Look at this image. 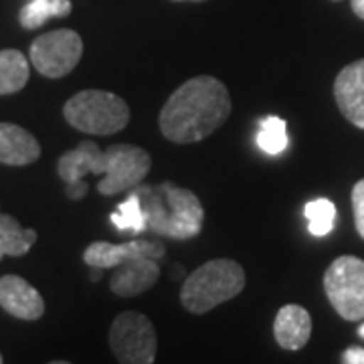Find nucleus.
<instances>
[{"label": "nucleus", "mask_w": 364, "mask_h": 364, "mask_svg": "<svg viewBox=\"0 0 364 364\" xmlns=\"http://www.w3.org/2000/svg\"><path fill=\"white\" fill-rule=\"evenodd\" d=\"M231 97L225 83L213 75L184 81L164 104L158 126L174 144H195L217 132L229 119Z\"/></svg>", "instance_id": "obj_1"}, {"label": "nucleus", "mask_w": 364, "mask_h": 364, "mask_svg": "<svg viewBox=\"0 0 364 364\" xmlns=\"http://www.w3.org/2000/svg\"><path fill=\"white\" fill-rule=\"evenodd\" d=\"M132 193L142 200L148 231L178 241L195 239L203 231L205 208L193 191L162 182L158 186L138 184Z\"/></svg>", "instance_id": "obj_2"}, {"label": "nucleus", "mask_w": 364, "mask_h": 364, "mask_svg": "<svg viewBox=\"0 0 364 364\" xmlns=\"http://www.w3.org/2000/svg\"><path fill=\"white\" fill-rule=\"evenodd\" d=\"M247 284L245 269L235 259H213L186 275L181 289L182 306L191 314H207L237 298Z\"/></svg>", "instance_id": "obj_3"}, {"label": "nucleus", "mask_w": 364, "mask_h": 364, "mask_svg": "<svg viewBox=\"0 0 364 364\" xmlns=\"http://www.w3.org/2000/svg\"><path fill=\"white\" fill-rule=\"evenodd\" d=\"M63 116L75 130L93 136H112L128 126L130 107L116 93L85 90L67 100Z\"/></svg>", "instance_id": "obj_4"}, {"label": "nucleus", "mask_w": 364, "mask_h": 364, "mask_svg": "<svg viewBox=\"0 0 364 364\" xmlns=\"http://www.w3.org/2000/svg\"><path fill=\"white\" fill-rule=\"evenodd\" d=\"M324 291L328 301L346 322L364 320V259L340 255L324 273Z\"/></svg>", "instance_id": "obj_5"}, {"label": "nucleus", "mask_w": 364, "mask_h": 364, "mask_svg": "<svg viewBox=\"0 0 364 364\" xmlns=\"http://www.w3.org/2000/svg\"><path fill=\"white\" fill-rule=\"evenodd\" d=\"M109 348L122 364H152L158 338L154 324L140 312H122L109 328Z\"/></svg>", "instance_id": "obj_6"}, {"label": "nucleus", "mask_w": 364, "mask_h": 364, "mask_svg": "<svg viewBox=\"0 0 364 364\" xmlns=\"http://www.w3.org/2000/svg\"><path fill=\"white\" fill-rule=\"evenodd\" d=\"M28 57L41 75L61 79L79 65L83 57V41L71 28H57L33 41Z\"/></svg>", "instance_id": "obj_7"}, {"label": "nucleus", "mask_w": 364, "mask_h": 364, "mask_svg": "<svg viewBox=\"0 0 364 364\" xmlns=\"http://www.w3.org/2000/svg\"><path fill=\"white\" fill-rule=\"evenodd\" d=\"M105 156L107 168L104 178L97 182V191L104 196H114L136 188L152 168L150 154L134 144H114L105 150Z\"/></svg>", "instance_id": "obj_8"}, {"label": "nucleus", "mask_w": 364, "mask_h": 364, "mask_svg": "<svg viewBox=\"0 0 364 364\" xmlns=\"http://www.w3.org/2000/svg\"><path fill=\"white\" fill-rule=\"evenodd\" d=\"M166 253L164 243L160 241H144L132 239L126 243H107V241H93L90 247L83 251V261L90 267L100 269H114L126 261L148 257V259H162Z\"/></svg>", "instance_id": "obj_9"}, {"label": "nucleus", "mask_w": 364, "mask_h": 364, "mask_svg": "<svg viewBox=\"0 0 364 364\" xmlns=\"http://www.w3.org/2000/svg\"><path fill=\"white\" fill-rule=\"evenodd\" d=\"M334 102L352 126L364 130V59L346 65L336 75Z\"/></svg>", "instance_id": "obj_10"}, {"label": "nucleus", "mask_w": 364, "mask_h": 364, "mask_svg": "<svg viewBox=\"0 0 364 364\" xmlns=\"http://www.w3.org/2000/svg\"><path fill=\"white\" fill-rule=\"evenodd\" d=\"M0 306L18 320L35 322L45 314V299L21 275L0 277Z\"/></svg>", "instance_id": "obj_11"}, {"label": "nucleus", "mask_w": 364, "mask_h": 364, "mask_svg": "<svg viewBox=\"0 0 364 364\" xmlns=\"http://www.w3.org/2000/svg\"><path fill=\"white\" fill-rule=\"evenodd\" d=\"M160 279V265L156 259L138 257L114 267L109 289L119 298H136Z\"/></svg>", "instance_id": "obj_12"}, {"label": "nucleus", "mask_w": 364, "mask_h": 364, "mask_svg": "<svg viewBox=\"0 0 364 364\" xmlns=\"http://www.w3.org/2000/svg\"><path fill=\"white\" fill-rule=\"evenodd\" d=\"M107 168V156L105 150L91 140L77 144V148L65 152L57 162V172L61 176V181L65 184L83 181L87 174L95 176H104Z\"/></svg>", "instance_id": "obj_13"}, {"label": "nucleus", "mask_w": 364, "mask_h": 364, "mask_svg": "<svg viewBox=\"0 0 364 364\" xmlns=\"http://www.w3.org/2000/svg\"><path fill=\"white\" fill-rule=\"evenodd\" d=\"M273 336L284 350H301L312 336L310 312L298 304L284 306L275 316Z\"/></svg>", "instance_id": "obj_14"}, {"label": "nucleus", "mask_w": 364, "mask_h": 364, "mask_svg": "<svg viewBox=\"0 0 364 364\" xmlns=\"http://www.w3.org/2000/svg\"><path fill=\"white\" fill-rule=\"evenodd\" d=\"M41 156L39 140L16 124L0 122V164L26 166Z\"/></svg>", "instance_id": "obj_15"}, {"label": "nucleus", "mask_w": 364, "mask_h": 364, "mask_svg": "<svg viewBox=\"0 0 364 364\" xmlns=\"http://www.w3.org/2000/svg\"><path fill=\"white\" fill-rule=\"evenodd\" d=\"M31 75V65L26 57L16 49L0 51V95H11L26 85Z\"/></svg>", "instance_id": "obj_16"}, {"label": "nucleus", "mask_w": 364, "mask_h": 364, "mask_svg": "<svg viewBox=\"0 0 364 364\" xmlns=\"http://www.w3.org/2000/svg\"><path fill=\"white\" fill-rule=\"evenodd\" d=\"M71 9V0H28L18 13V23L26 31H35L49 18L67 16Z\"/></svg>", "instance_id": "obj_17"}, {"label": "nucleus", "mask_w": 364, "mask_h": 364, "mask_svg": "<svg viewBox=\"0 0 364 364\" xmlns=\"http://www.w3.org/2000/svg\"><path fill=\"white\" fill-rule=\"evenodd\" d=\"M35 241H37V231L25 229L14 217L0 213V247L4 251V255L21 257L28 253V249L35 245Z\"/></svg>", "instance_id": "obj_18"}, {"label": "nucleus", "mask_w": 364, "mask_h": 364, "mask_svg": "<svg viewBox=\"0 0 364 364\" xmlns=\"http://www.w3.org/2000/svg\"><path fill=\"white\" fill-rule=\"evenodd\" d=\"M109 221L114 223L117 231H132L136 235L146 231V213H144L140 196L132 193L124 203L117 205L116 210L109 217Z\"/></svg>", "instance_id": "obj_19"}, {"label": "nucleus", "mask_w": 364, "mask_h": 364, "mask_svg": "<svg viewBox=\"0 0 364 364\" xmlns=\"http://www.w3.org/2000/svg\"><path fill=\"white\" fill-rule=\"evenodd\" d=\"M289 144L286 119L277 116H267L261 122L257 132V146L269 156H279Z\"/></svg>", "instance_id": "obj_20"}, {"label": "nucleus", "mask_w": 364, "mask_h": 364, "mask_svg": "<svg viewBox=\"0 0 364 364\" xmlns=\"http://www.w3.org/2000/svg\"><path fill=\"white\" fill-rule=\"evenodd\" d=\"M308 229L314 237H326L334 229L336 223V207L330 198H316L306 205Z\"/></svg>", "instance_id": "obj_21"}, {"label": "nucleus", "mask_w": 364, "mask_h": 364, "mask_svg": "<svg viewBox=\"0 0 364 364\" xmlns=\"http://www.w3.org/2000/svg\"><path fill=\"white\" fill-rule=\"evenodd\" d=\"M352 213H354V225L356 231L364 239V178L352 186Z\"/></svg>", "instance_id": "obj_22"}, {"label": "nucleus", "mask_w": 364, "mask_h": 364, "mask_svg": "<svg viewBox=\"0 0 364 364\" xmlns=\"http://www.w3.org/2000/svg\"><path fill=\"white\" fill-rule=\"evenodd\" d=\"M342 363L344 364H364V348L363 346H350L342 352Z\"/></svg>", "instance_id": "obj_23"}, {"label": "nucleus", "mask_w": 364, "mask_h": 364, "mask_svg": "<svg viewBox=\"0 0 364 364\" xmlns=\"http://www.w3.org/2000/svg\"><path fill=\"white\" fill-rule=\"evenodd\" d=\"M85 195H87V182L85 181H77L67 184V196H69L71 200H81Z\"/></svg>", "instance_id": "obj_24"}, {"label": "nucleus", "mask_w": 364, "mask_h": 364, "mask_svg": "<svg viewBox=\"0 0 364 364\" xmlns=\"http://www.w3.org/2000/svg\"><path fill=\"white\" fill-rule=\"evenodd\" d=\"M350 6H352V13L364 21V0H350Z\"/></svg>", "instance_id": "obj_25"}, {"label": "nucleus", "mask_w": 364, "mask_h": 364, "mask_svg": "<svg viewBox=\"0 0 364 364\" xmlns=\"http://www.w3.org/2000/svg\"><path fill=\"white\" fill-rule=\"evenodd\" d=\"M102 272H104V269H100V267H91V279H93V282H100V279H102Z\"/></svg>", "instance_id": "obj_26"}, {"label": "nucleus", "mask_w": 364, "mask_h": 364, "mask_svg": "<svg viewBox=\"0 0 364 364\" xmlns=\"http://www.w3.org/2000/svg\"><path fill=\"white\" fill-rule=\"evenodd\" d=\"M172 273H174V275H172V277H174V279H178V277H182V275H184V267H178V265H174V267H172Z\"/></svg>", "instance_id": "obj_27"}, {"label": "nucleus", "mask_w": 364, "mask_h": 364, "mask_svg": "<svg viewBox=\"0 0 364 364\" xmlns=\"http://www.w3.org/2000/svg\"><path fill=\"white\" fill-rule=\"evenodd\" d=\"M358 336H360V338L364 340V322L360 326H358Z\"/></svg>", "instance_id": "obj_28"}, {"label": "nucleus", "mask_w": 364, "mask_h": 364, "mask_svg": "<svg viewBox=\"0 0 364 364\" xmlns=\"http://www.w3.org/2000/svg\"><path fill=\"white\" fill-rule=\"evenodd\" d=\"M172 2H205V0H172Z\"/></svg>", "instance_id": "obj_29"}, {"label": "nucleus", "mask_w": 364, "mask_h": 364, "mask_svg": "<svg viewBox=\"0 0 364 364\" xmlns=\"http://www.w3.org/2000/svg\"><path fill=\"white\" fill-rule=\"evenodd\" d=\"M4 257V251H2V247H0V259Z\"/></svg>", "instance_id": "obj_30"}, {"label": "nucleus", "mask_w": 364, "mask_h": 364, "mask_svg": "<svg viewBox=\"0 0 364 364\" xmlns=\"http://www.w3.org/2000/svg\"><path fill=\"white\" fill-rule=\"evenodd\" d=\"M0 364H2V354H0Z\"/></svg>", "instance_id": "obj_31"}, {"label": "nucleus", "mask_w": 364, "mask_h": 364, "mask_svg": "<svg viewBox=\"0 0 364 364\" xmlns=\"http://www.w3.org/2000/svg\"><path fill=\"white\" fill-rule=\"evenodd\" d=\"M334 2H340V0H334Z\"/></svg>", "instance_id": "obj_32"}]
</instances>
